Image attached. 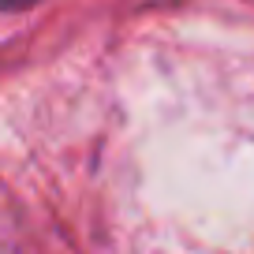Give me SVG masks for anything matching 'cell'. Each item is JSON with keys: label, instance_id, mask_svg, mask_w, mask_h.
I'll list each match as a JSON object with an SVG mask.
<instances>
[{"label": "cell", "instance_id": "6da1fadb", "mask_svg": "<svg viewBox=\"0 0 254 254\" xmlns=\"http://www.w3.org/2000/svg\"><path fill=\"white\" fill-rule=\"evenodd\" d=\"M30 4H38V0H0L4 11H19V8H30Z\"/></svg>", "mask_w": 254, "mask_h": 254}]
</instances>
